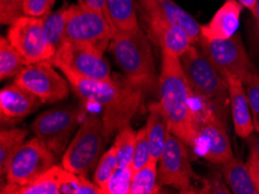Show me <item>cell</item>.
Segmentation results:
<instances>
[{
  "label": "cell",
  "mask_w": 259,
  "mask_h": 194,
  "mask_svg": "<svg viewBox=\"0 0 259 194\" xmlns=\"http://www.w3.org/2000/svg\"><path fill=\"white\" fill-rule=\"evenodd\" d=\"M72 91L85 104L100 107L106 135L109 136L117 129L128 125L139 110L147 90L123 81L99 82L85 78L69 70H61Z\"/></svg>",
  "instance_id": "1"
},
{
  "label": "cell",
  "mask_w": 259,
  "mask_h": 194,
  "mask_svg": "<svg viewBox=\"0 0 259 194\" xmlns=\"http://www.w3.org/2000/svg\"><path fill=\"white\" fill-rule=\"evenodd\" d=\"M158 90L159 104L165 113L170 133L193 146L197 107L193 105L195 98L179 57L162 53Z\"/></svg>",
  "instance_id": "2"
},
{
  "label": "cell",
  "mask_w": 259,
  "mask_h": 194,
  "mask_svg": "<svg viewBox=\"0 0 259 194\" xmlns=\"http://www.w3.org/2000/svg\"><path fill=\"white\" fill-rule=\"evenodd\" d=\"M180 62L194 98L202 108L209 110L227 126L230 101L225 76L195 45L180 57Z\"/></svg>",
  "instance_id": "3"
},
{
  "label": "cell",
  "mask_w": 259,
  "mask_h": 194,
  "mask_svg": "<svg viewBox=\"0 0 259 194\" xmlns=\"http://www.w3.org/2000/svg\"><path fill=\"white\" fill-rule=\"evenodd\" d=\"M109 49L129 82L147 91L155 88L154 56L144 29L137 27L134 30L114 31Z\"/></svg>",
  "instance_id": "4"
},
{
  "label": "cell",
  "mask_w": 259,
  "mask_h": 194,
  "mask_svg": "<svg viewBox=\"0 0 259 194\" xmlns=\"http://www.w3.org/2000/svg\"><path fill=\"white\" fill-rule=\"evenodd\" d=\"M107 137L103 119L91 114L83 121L63 153L62 166L78 176L88 177L99 163Z\"/></svg>",
  "instance_id": "5"
},
{
  "label": "cell",
  "mask_w": 259,
  "mask_h": 194,
  "mask_svg": "<svg viewBox=\"0 0 259 194\" xmlns=\"http://www.w3.org/2000/svg\"><path fill=\"white\" fill-rule=\"evenodd\" d=\"M112 38V28L103 12L80 4L69 6L63 42L88 45L104 54Z\"/></svg>",
  "instance_id": "6"
},
{
  "label": "cell",
  "mask_w": 259,
  "mask_h": 194,
  "mask_svg": "<svg viewBox=\"0 0 259 194\" xmlns=\"http://www.w3.org/2000/svg\"><path fill=\"white\" fill-rule=\"evenodd\" d=\"M186 143L172 133L167 134L162 155L159 158L158 184L159 186H171L180 193H198L195 187V175L190 163Z\"/></svg>",
  "instance_id": "7"
},
{
  "label": "cell",
  "mask_w": 259,
  "mask_h": 194,
  "mask_svg": "<svg viewBox=\"0 0 259 194\" xmlns=\"http://www.w3.org/2000/svg\"><path fill=\"white\" fill-rule=\"evenodd\" d=\"M50 62L60 70L72 71L78 76L99 82L113 81L111 65L104 54L91 46L63 42Z\"/></svg>",
  "instance_id": "8"
},
{
  "label": "cell",
  "mask_w": 259,
  "mask_h": 194,
  "mask_svg": "<svg viewBox=\"0 0 259 194\" xmlns=\"http://www.w3.org/2000/svg\"><path fill=\"white\" fill-rule=\"evenodd\" d=\"M81 114L83 112L76 106L48 109L35 119L31 130L55 156L60 157L64 153Z\"/></svg>",
  "instance_id": "9"
},
{
  "label": "cell",
  "mask_w": 259,
  "mask_h": 194,
  "mask_svg": "<svg viewBox=\"0 0 259 194\" xmlns=\"http://www.w3.org/2000/svg\"><path fill=\"white\" fill-rule=\"evenodd\" d=\"M226 125L205 108H197L193 148L199 156L213 164L222 165L233 158Z\"/></svg>",
  "instance_id": "10"
},
{
  "label": "cell",
  "mask_w": 259,
  "mask_h": 194,
  "mask_svg": "<svg viewBox=\"0 0 259 194\" xmlns=\"http://www.w3.org/2000/svg\"><path fill=\"white\" fill-rule=\"evenodd\" d=\"M198 43L200 49L225 78L231 76L244 83L251 74L256 72L238 33L226 40L205 41L200 38Z\"/></svg>",
  "instance_id": "11"
},
{
  "label": "cell",
  "mask_w": 259,
  "mask_h": 194,
  "mask_svg": "<svg viewBox=\"0 0 259 194\" xmlns=\"http://www.w3.org/2000/svg\"><path fill=\"white\" fill-rule=\"evenodd\" d=\"M56 156L35 136L23 143L12 158L6 172L7 183L26 186L53 168Z\"/></svg>",
  "instance_id": "12"
},
{
  "label": "cell",
  "mask_w": 259,
  "mask_h": 194,
  "mask_svg": "<svg viewBox=\"0 0 259 194\" xmlns=\"http://www.w3.org/2000/svg\"><path fill=\"white\" fill-rule=\"evenodd\" d=\"M6 37L25 59L27 65L50 62L56 53L43 34L42 19L22 15L10 25Z\"/></svg>",
  "instance_id": "13"
},
{
  "label": "cell",
  "mask_w": 259,
  "mask_h": 194,
  "mask_svg": "<svg viewBox=\"0 0 259 194\" xmlns=\"http://www.w3.org/2000/svg\"><path fill=\"white\" fill-rule=\"evenodd\" d=\"M14 83L36 96L42 104H54L69 96L68 82L49 61L26 65L15 76Z\"/></svg>",
  "instance_id": "14"
},
{
  "label": "cell",
  "mask_w": 259,
  "mask_h": 194,
  "mask_svg": "<svg viewBox=\"0 0 259 194\" xmlns=\"http://www.w3.org/2000/svg\"><path fill=\"white\" fill-rule=\"evenodd\" d=\"M141 14L145 18L158 19L179 27L188 35L193 45L200 40V25L191 14L174 0H137Z\"/></svg>",
  "instance_id": "15"
},
{
  "label": "cell",
  "mask_w": 259,
  "mask_h": 194,
  "mask_svg": "<svg viewBox=\"0 0 259 194\" xmlns=\"http://www.w3.org/2000/svg\"><path fill=\"white\" fill-rule=\"evenodd\" d=\"M144 30L151 42L158 46L162 53H167L177 57H182L193 46L188 35L179 27L166 21L142 17Z\"/></svg>",
  "instance_id": "16"
},
{
  "label": "cell",
  "mask_w": 259,
  "mask_h": 194,
  "mask_svg": "<svg viewBox=\"0 0 259 194\" xmlns=\"http://www.w3.org/2000/svg\"><path fill=\"white\" fill-rule=\"evenodd\" d=\"M42 104L40 99L17 83L7 85L0 92L2 124H15L29 115Z\"/></svg>",
  "instance_id": "17"
},
{
  "label": "cell",
  "mask_w": 259,
  "mask_h": 194,
  "mask_svg": "<svg viewBox=\"0 0 259 194\" xmlns=\"http://www.w3.org/2000/svg\"><path fill=\"white\" fill-rule=\"evenodd\" d=\"M242 11L243 6L236 0H227L209 22L200 26V38L214 41L234 36L241 22Z\"/></svg>",
  "instance_id": "18"
},
{
  "label": "cell",
  "mask_w": 259,
  "mask_h": 194,
  "mask_svg": "<svg viewBox=\"0 0 259 194\" xmlns=\"http://www.w3.org/2000/svg\"><path fill=\"white\" fill-rule=\"evenodd\" d=\"M226 79L228 83L230 113L235 133L239 137L248 138L253 132L254 125L244 84L238 78L231 76L226 77Z\"/></svg>",
  "instance_id": "19"
},
{
  "label": "cell",
  "mask_w": 259,
  "mask_h": 194,
  "mask_svg": "<svg viewBox=\"0 0 259 194\" xmlns=\"http://www.w3.org/2000/svg\"><path fill=\"white\" fill-rule=\"evenodd\" d=\"M148 110L149 115L145 128H147L149 146H150V157L152 162L158 163L170 129H168L165 113H164L159 101L151 102L148 106Z\"/></svg>",
  "instance_id": "20"
},
{
  "label": "cell",
  "mask_w": 259,
  "mask_h": 194,
  "mask_svg": "<svg viewBox=\"0 0 259 194\" xmlns=\"http://www.w3.org/2000/svg\"><path fill=\"white\" fill-rule=\"evenodd\" d=\"M135 0H105L104 13L112 31L134 30L139 25Z\"/></svg>",
  "instance_id": "21"
},
{
  "label": "cell",
  "mask_w": 259,
  "mask_h": 194,
  "mask_svg": "<svg viewBox=\"0 0 259 194\" xmlns=\"http://www.w3.org/2000/svg\"><path fill=\"white\" fill-rule=\"evenodd\" d=\"M222 176L235 194H259V187L251 175L248 165L239 158H230L221 165Z\"/></svg>",
  "instance_id": "22"
},
{
  "label": "cell",
  "mask_w": 259,
  "mask_h": 194,
  "mask_svg": "<svg viewBox=\"0 0 259 194\" xmlns=\"http://www.w3.org/2000/svg\"><path fill=\"white\" fill-rule=\"evenodd\" d=\"M63 166L54 165L45 175L26 186L7 183L2 187L3 194H60V176Z\"/></svg>",
  "instance_id": "23"
},
{
  "label": "cell",
  "mask_w": 259,
  "mask_h": 194,
  "mask_svg": "<svg viewBox=\"0 0 259 194\" xmlns=\"http://www.w3.org/2000/svg\"><path fill=\"white\" fill-rule=\"evenodd\" d=\"M27 130L20 128L2 129L0 132V175L6 176L12 158L25 143Z\"/></svg>",
  "instance_id": "24"
},
{
  "label": "cell",
  "mask_w": 259,
  "mask_h": 194,
  "mask_svg": "<svg viewBox=\"0 0 259 194\" xmlns=\"http://www.w3.org/2000/svg\"><path fill=\"white\" fill-rule=\"evenodd\" d=\"M69 6H63L56 12H52L47 17L42 18L43 34L47 42L57 50L64 41V31L68 20Z\"/></svg>",
  "instance_id": "25"
},
{
  "label": "cell",
  "mask_w": 259,
  "mask_h": 194,
  "mask_svg": "<svg viewBox=\"0 0 259 194\" xmlns=\"http://www.w3.org/2000/svg\"><path fill=\"white\" fill-rule=\"evenodd\" d=\"M157 162L150 161L143 168L133 173L131 194H155L159 193L158 169Z\"/></svg>",
  "instance_id": "26"
},
{
  "label": "cell",
  "mask_w": 259,
  "mask_h": 194,
  "mask_svg": "<svg viewBox=\"0 0 259 194\" xmlns=\"http://www.w3.org/2000/svg\"><path fill=\"white\" fill-rule=\"evenodd\" d=\"M27 63L7 37L0 38V79L5 81L20 72Z\"/></svg>",
  "instance_id": "27"
},
{
  "label": "cell",
  "mask_w": 259,
  "mask_h": 194,
  "mask_svg": "<svg viewBox=\"0 0 259 194\" xmlns=\"http://www.w3.org/2000/svg\"><path fill=\"white\" fill-rule=\"evenodd\" d=\"M136 142V132L132 128L131 125H125L119 129L115 142L113 144L114 148L117 164L119 166H131L133 155H134Z\"/></svg>",
  "instance_id": "28"
},
{
  "label": "cell",
  "mask_w": 259,
  "mask_h": 194,
  "mask_svg": "<svg viewBox=\"0 0 259 194\" xmlns=\"http://www.w3.org/2000/svg\"><path fill=\"white\" fill-rule=\"evenodd\" d=\"M117 160L114 151V148H109L103 156H101L99 163H98L96 171H94V183L103 189L105 194H107V187L111 181L113 175L116 171Z\"/></svg>",
  "instance_id": "29"
},
{
  "label": "cell",
  "mask_w": 259,
  "mask_h": 194,
  "mask_svg": "<svg viewBox=\"0 0 259 194\" xmlns=\"http://www.w3.org/2000/svg\"><path fill=\"white\" fill-rule=\"evenodd\" d=\"M150 161V146H149L147 128L143 127V128H141L139 130V132H136L134 155H133V160L131 163L133 172H136L137 170L143 168V166L147 165Z\"/></svg>",
  "instance_id": "30"
},
{
  "label": "cell",
  "mask_w": 259,
  "mask_h": 194,
  "mask_svg": "<svg viewBox=\"0 0 259 194\" xmlns=\"http://www.w3.org/2000/svg\"><path fill=\"white\" fill-rule=\"evenodd\" d=\"M133 170L131 166H117L107 187V194H131Z\"/></svg>",
  "instance_id": "31"
},
{
  "label": "cell",
  "mask_w": 259,
  "mask_h": 194,
  "mask_svg": "<svg viewBox=\"0 0 259 194\" xmlns=\"http://www.w3.org/2000/svg\"><path fill=\"white\" fill-rule=\"evenodd\" d=\"M243 84H244L246 94H248L254 129L259 134V74L253 72Z\"/></svg>",
  "instance_id": "32"
},
{
  "label": "cell",
  "mask_w": 259,
  "mask_h": 194,
  "mask_svg": "<svg viewBox=\"0 0 259 194\" xmlns=\"http://www.w3.org/2000/svg\"><path fill=\"white\" fill-rule=\"evenodd\" d=\"M56 0H22L23 15L42 19L52 13V9Z\"/></svg>",
  "instance_id": "33"
},
{
  "label": "cell",
  "mask_w": 259,
  "mask_h": 194,
  "mask_svg": "<svg viewBox=\"0 0 259 194\" xmlns=\"http://www.w3.org/2000/svg\"><path fill=\"white\" fill-rule=\"evenodd\" d=\"M22 13V0H0V22L2 25H12Z\"/></svg>",
  "instance_id": "34"
},
{
  "label": "cell",
  "mask_w": 259,
  "mask_h": 194,
  "mask_svg": "<svg viewBox=\"0 0 259 194\" xmlns=\"http://www.w3.org/2000/svg\"><path fill=\"white\" fill-rule=\"evenodd\" d=\"M81 176L70 172L62 168L60 176V194H78L79 193Z\"/></svg>",
  "instance_id": "35"
},
{
  "label": "cell",
  "mask_w": 259,
  "mask_h": 194,
  "mask_svg": "<svg viewBox=\"0 0 259 194\" xmlns=\"http://www.w3.org/2000/svg\"><path fill=\"white\" fill-rule=\"evenodd\" d=\"M246 165H248L251 175H252L259 187V134L256 137H251L250 156Z\"/></svg>",
  "instance_id": "36"
},
{
  "label": "cell",
  "mask_w": 259,
  "mask_h": 194,
  "mask_svg": "<svg viewBox=\"0 0 259 194\" xmlns=\"http://www.w3.org/2000/svg\"><path fill=\"white\" fill-rule=\"evenodd\" d=\"M199 193H230V189L223 184L219 175H210L206 179H202V187Z\"/></svg>",
  "instance_id": "37"
},
{
  "label": "cell",
  "mask_w": 259,
  "mask_h": 194,
  "mask_svg": "<svg viewBox=\"0 0 259 194\" xmlns=\"http://www.w3.org/2000/svg\"><path fill=\"white\" fill-rule=\"evenodd\" d=\"M78 4H80V5L86 7H90V9L100 11L104 13L105 0H78Z\"/></svg>",
  "instance_id": "38"
},
{
  "label": "cell",
  "mask_w": 259,
  "mask_h": 194,
  "mask_svg": "<svg viewBox=\"0 0 259 194\" xmlns=\"http://www.w3.org/2000/svg\"><path fill=\"white\" fill-rule=\"evenodd\" d=\"M243 7L248 9L250 12H252L254 9V5H256V0H236Z\"/></svg>",
  "instance_id": "39"
},
{
  "label": "cell",
  "mask_w": 259,
  "mask_h": 194,
  "mask_svg": "<svg viewBox=\"0 0 259 194\" xmlns=\"http://www.w3.org/2000/svg\"><path fill=\"white\" fill-rule=\"evenodd\" d=\"M251 13L253 14L254 19H256L257 26H258V29H259V0H256V5H254V9H253L252 12H251Z\"/></svg>",
  "instance_id": "40"
},
{
  "label": "cell",
  "mask_w": 259,
  "mask_h": 194,
  "mask_svg": "<svg viewBox=\"0 0 259 194\" xmlns=\"http://www.w3.org/2000/svg\"><path fill=\"white\" fill-rule=\"evenodd\" d=\"M258 33H259V29H258Z\"/></svg>",
  "instance_id": "41"
}]
</instances>
